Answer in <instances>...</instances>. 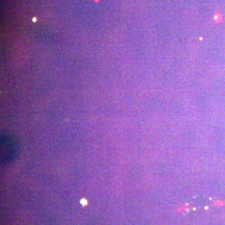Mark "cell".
Instances as JSON below:
<instances>
[{
	"label": "cell",
	"instance_id": "1",
	"mask_svg": "<svg viewBox=\"0 0 225 225\" xmlns=\"http://www.w3.org/2000/svg\"><path fill=\"white\" fill-rule=\"evenodd\" d=\"M81 203L83 204V205H86V204H87V201H86V200H82L81 201Z\"/></svg>",
	"mask_w": 225,
	"mask_h": 225
}]
</instances>
